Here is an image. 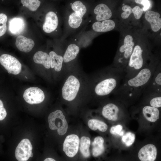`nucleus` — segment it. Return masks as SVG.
<instances>
[{"label":"nucleus","instance_id":"23","mask_svg":"<svg viewBox=\"0 0 161 161\" xmlns=\"http://www.w3.org/2000/svg\"><path fill=\"white\" fill-rule=\"evenodd\" d=\"M104 143V139L101 136H98L95 138L92 143V153L94 157L97 158L103 154L105 150Z\"/></svg>","mask_w":161,"mask_h":161},{"label":"nucleus","instance_id":"8","mask_svg":"<svg viewBox=\"0 0 161 161\" xmlns=\"http://www.w3.org/2000/svg\"><path fill=\"white\" fill-rule=\"evenodd\" d=\"M80 87L79 80L75 76L70 75L65 81L62 89L63 98L72 101L76 98Z\"/></svg>","mask_w":161,"mask_h":161},{"label":"nucleus","instance_id":"29","mask_svg":"<svg viewBox=\"0 0 161 161\" xmlns=\"http://www.w3.org/2000/svg\"><path fill=\"white\" fill-rule=\"evenodd\" d=\"M88 125L89 128L93 131L98 129L100 131L104 132L108 129L107 125L105 122L97 119H90L88 122Z\"/></svg>","mask_w":161,"mask_h":161},{"label":"nucleus","instance_id":"1","mask_svg":"<svg viewBox=\"0 0 161 161\" xmlns=\"http://www.w3.org/2000/svg\"><path fill=\"white\" fill-rule=\"evenodd\" d=\"M160 56L153 55L147 65L134 77L124 78L112 94L114 100L129 105L140 98L158 64Z\"/></svg>","mask_w":161,"mask_h":161},{"label":"nucleus","instance_id":"33","mask_svg":"<svg viewBox=\"0 0 161 161\" xmlns=\"http://www.w3.org/2000/svg\"><path fill=\"white\" fill-rule=\"evenodd\" d=\"M134 2L136 4L141 5L143 12L147 11L151 6V1L148 0H135Z\"/></svg>","mask_w":161,"mask_h":161},{"label":"nucleus","instance_id":"32","mask_svg":"<svg viewBox=\"0 0 161 161\" xmlns=\"http://www.w3.org/2000/svg\"><path fill=\"white\" fill-rule=\"evenodd\" d=\"M7 17L4 13H0V37L3 35L7 30L6 22Z\"/></svg>","mask_w":161,"mask_h":161},{"label":"nucleus","instance_id":"31","mask_svg":"<svg viewBox=\"0 0 161 161\" xmlns=\"http://www.w3.org/2000/svg\"><path fill=\"white\" fill-rule=\"evenodd\" d=\"M135 139V135L134 134L128 132L123 136L122 141L126 146H129L133 143Z\"/></svg>","mask_w":161,"mask_h":161},{"label":"nucleus","instance_id":"17","mask_svg":"<svg viewBox=\"0 0 161 161\" xmlns=\"http://www.w3.org/2000/svg\"><path fill=\"white\" fill-rule=\"evenodd\" d=\"M58 24V20L56 14L50 11L46 15L45 21L43 26V29L47 33L51 32L57 28Z\"/></svg>","mask_w":161,"mask_h":161},{"label":"nucleus","instance_id":"5","mask_svg":"<svg viewBox=\"0 0 161 161\" xmlns=\"http://www.w3.org/2000/svg\"><path fill=\"white\" fill-rule=\"evenodd\" d=\"M135 4L124 3L122 5L120 17L123 23L129 24V22L132 21L131 24L135 25L140 20L143 11L140 5Z\"/></svg>","mask_w":161,"mask_h":161},{"label":"nucleus","instance_id":"4","mask_svg":"<svg viewBox=\"0 0 161 161\" xmlns=\"http://www.w3.org/2000/svg\"><path fill=\"white\" fill-rule=\"evenodd\" d=\"M122 34L119 46L112 66L124 71L141 32H134L128 27Z\"/></svg>","mask_w":161,"mask_h":161},{"label":"nucleus","instance_id":"10","mask_svg":"<svg viewBox=\"0 0 161 161\" xmlns=\"http://www.w3.org/2000/svg\"><path fill=\"white\" fill-rule=\"evenodd\" d=\"M161 93V65L160 62L157 66L142 95Z\"/></svg>","mask_w":161,"mask_h":161},{"label":"nucleus","instance_id":"2","mask_svg":"<svg viewBox=\"0 0 161 161\" xmlns=\"http://www.w3.org/2000/svg\"><path fill=\"white\" fill-rule=\"evenodd\" d=\"M123 70L112 65L97 75L93 86L94 97L107 98L118 88L124 78Z\"/></svg>","mask_w":161,"mask_h":161},{"label":"nucleus","instance_id":"21","mask_svg":"<svg viewBox=\"0 0 161 161\" xmlns=\"http://www.w3.org/2000/svg\"><path fill=\"white\" fill-rule=\"evenodd\" d=\"M16 45L20 51L28 52L31 51L35 43L32 39L20 35L16 38Z\"/></svg>","mask_w":161,"mask_h":161},{"label":"nucleus","instance_id":"27","mask_svg":"<svg viewBox=\"0 0 161 161\" xmlns=\"http://www.w3.org/2000/svg\"><path fill=\"white\" fill-rule=\"evenodd\" d=\"M50 58L51 67L54 68L57 72L60 71L62 68L63 61V57L57 54L55 52L52 51L49 53Z\"/></svg>","mask_w":161,"mask_h":161},{"label":"nucleus","instance_id":"28","mask_svg":"<svg viewBox=\"0 0 161 161\" xmlns=\"http://www.w3.org/2000/svg\"><path fill=\"white\" fill-rule=\"evenodd\" d=\"M24 22L20 18H14L12 19L9 23V29L11 33L17 34L21 32L24 28Z\"/></svg>","mask_w":161,"mask_h":161},{"label":"nucleus","instance_id":"25","mask_svg":"<svg viewBox=\"0 0 161 161\" xmlns=\"http://www.w3.org/2000/svg\"><path fill=\"white\" fill-rule=\"evenodd\" d=\"M91 141L89 137H82L80 140V151L83 159L85 160L89 158L90 156L89 147Z\"/></svg>","mask_w":161,"mask_h":161},{"label":"nucleus","instance_id":"30","mask_svg":"<svg viewBox=\"0 0 161 161\" xmlns=\"http://www.w3.org/2000/svg\"><path fill=\"white\" fill-rule=\"evenodd\" d=\"M22 4L30 10L34 11L39 7L41 2L38 0H21Z\"/></svg>","mask_w":161,"mask_h":161},{"label":"nucleus","instance_id":"18","mask_svg":"<svg viewBox=\"0 0 161 161\" xmlns=\"http://www.w3.org/2000/svg\"><path fill=\"white\" fill-rule=\"evenodd\" d=\"M97 21L110 19L112 16V12L110 8L106 4L100 3L97 4L94 10Z\"/></svg>","mask_w":161,"mask_h":161},{"label":"nucleus","instance_id":"11","mask_svg":"<svg viewBox=\"0 0 161 161\" xmlns=\"http://www.w3.org/2000/svg\"><path fill=\"white\" fill-rule=\"evenodd\" d=\"M80 140L78 136L75 134L68 135L63 145V151L66 155L73 158L77 155L79 149Z\"/></svg>","mask_w":161,"mask_h":161},{"label":"nucleus","instance_id":"34","mask_svg":"<svg viewBox=\"0 0 161 161\" xmlns=\"http://www.w3.org/2000/svg\"><path fill=\"white\" fill-rule=\"evenodd\" d=\"M122 126L120 125H118L112 127L110 131L112 134L122 136L124 134V131L122 130Z\"/></svg>","mask_w":161,"mask_h":161},{"label":"nucleus","instance_id":"37","mask_svg":"<svg viewBox=\"0 0 161 161\" xmlns=\"http://www.w3.org/2000/svg\"><path fill=\"white\" fill-rule=\"evenodd\" d=\"M25 77L26 78V79H27V78L26 76H25Z\"/></svg>","mask_w":161,"mask_h":161},{"label":"nucleus","instance_id":"19","mask_svg":"<svg viewBox=\"0 0 161 161\" xmlns=\"http://www.w3.org/2000/svg\"><path fill=\"white\" fill-rule=\"evenodd\" d=\"M140 111L143 117L150 122H155L160 118V111L159 109L144 105L140 108Z\"/></svg>","mask_w":161,"mask_h":161},{"label":"nucleus","instance_id":"14","mask_svg":"<svg viewBox=\"0 0 161 161\" xmlns=\"http://www.w3.org/2000/svg\"><path fill=\"white\" fill-rule=\"evenodd\" d=\"M23 97L25 101L30 104L40 103L45 98L43 91L36 87H30L26 89L24 92Z\"/></svg>","mask_w":161,"mask_h":161},{"label":"nucleus","instance_id":"26","mask_svg":"<svg viewBox=\"0 0 161 161\" xmlns=\"http://www.w3.org/2000/svg\"><path fill=\"white\" fill-rule=\"evenodd\" d=\"M80 51L78 46L75 44H69L67 48L63 57V61L68 63L74 60Z\"/></svg>","mask_w":161,"mask_h":161},{"label":"nucleus","instance_id":"13","mask_svg":"<svg viewBox=\"0 0 161 161\" xmlns=\"http://www.w3.org/2000/svg\"><path fill=\"white\" fill-rule=\"evenodd\" d=\"M32 147L30 140L24 139L19 143L15 151L16 158L18 161H27L32 153Z\"/></svg>","mask_w":161,"mask_h":161},{"label":"nucleus","instance_id":"6","mask_svg":"<svg viewBox=\"0 0 161 161\" xmlns=\"http://www.w3.org/2000/svg\"><path fill=\"white\" fill-rule=\"evenodd\" d=\"M102 107L101 114L105 119L116 121L126 115V111L122 103L115 100H108Z\"/></svg>","mask_w":161,"mask_h":161},{"label":"nucleus","instance_id":"7","mask_svg":"<svg viewBox=\"0 0 161 161\" xmlns=\"http://www.w3.org/2000/svg\"><path fill=\"white\" fill-rule=\"evenodd\" d=\"M48 121L50 129L52 130H57L60 135L64 134L67 132L68 125L63 112L57 110L49 115Z\"/></svg>","mask_w":161,"mask_h":161},{"label":"nucleus","instance_id":"22","mask_svg":"<svg viewBox=\"0 0 161 161\" xmlns=\"http://www.w3.org/2000/svg\"><path fill=\"white\" fill-rule=\"evenodd\" d=\"M142 102L144 105L158 109L161 107V93H155L142 96Z\"/></svg>","mask_w":161,"mask_h":161},{"label":"nucleus","instance_id":"24","mask_svg":"<svg viewBox=\"0 0 161 161\" xmlns=\"http://www.w3.org/2000/svg\"><path fill=\"white\" fill-rule=\"evenodd\" d=\"M33 60L37 64H42L46 68L51 67L50 58L49 55L42 51L37 52L33 56Z\"/></svg>","mask_w":161,"mask_h":161},{"label":"nucleus","instance_id":"3","mask_svg":"<svg viewBox=\"0 0 161 161\" xmlns=\"http://www.w3.org/2000/svg\"><path fill=\"white\" fill-rule=\"evenodd\" d=\"M140 34L124 70L125 78L135 76L148 63L153 54L145 37Z\"/></svg>","mask_w":161,"mask_h":161},{"label":"nucleus","instance_id":"9","mask_svg":"<svg viewBox=\"0 0 161 161\" xmlns=\"http://www.w3.org/2000/svg\"><path fill=\"white\" fill-rule=\"evenodd\" d=\"M71 8L73 12L69 16L68 24L72 28L79 27L83 21V18L87 11L86 6L81 1H77L71 5Z\"/></svg>","mask_w":161,"mask_h":161},{"label":"nucleus","instance_id":"35","mask_svg":"<svg viewBox=\"0 0 161 161\" xmlns=\"http://www.w3.org/2000/svg\"><path fill=\"white\" fill-rule=\"evenodd\" d=\"M7 113L4 107L2 101L0 100V120H3L6 117Z\"/></svg>","mask_w":161,"mask_h":161},{"label":"nucleus","instance_id":"20","mask_svg":"<svg viewBox=\"0 0 161 161\" xmlns=\"http://www.w3.org/2000/svg\"><path fill=\"white\" fill-rule=\"evenodd\" d=\"M115 22L109 19L100 21H97L92 25L93 30L97 32H105L113 30L115 27Z\"/></svg>","mask_w":161,"mask_h":161},{"label":"nucleus","instance_id":"36","mask_svg":"<svg viewBox=\"0 0 161 161\" xmlns=\"http://www.w3.org/2000/svg\"><path fill=\"white\" fill-rule=\"evenodd\" d=\"M33 156V154H32V153L31 154V156H30V157H32Z\"/></svg>","mask_w":161,"mask_h":161},{"label":"nucleus","instance_id":"16","mask_svg":"<svg viewBox=\"0 0 161 161\" xmlns=\"http://www.w3.org/2000/svg\"><path fill=\"white\" fill-rule=\"evenodd\" d=\"M157 155L156 146L152 144H147L139 151L138 156L140 161H155Z\"/></svg>","mask_w":161,"mask_h":161},{"label":"nucleus","instance_id":"12","mask_svg":"<svg viewBox=\"0 0 161 161\" xmlns=\"http://www.w3.org/2000/svg\"><path fill=\"white\" fill-rule=\"evenodd\" d=\"M0 63L9 74L16 75L21 71V63L16 58L10 55H1L0 57Z\"/></svg>","mask_w":161,"mask_h":161},{"label":"nucleus","instance_id":"15","mask_svg":"<svg viewBox=\"0 0 161 161\" xmlns=\"http://www.w3.org/2000/svg\"><path fill=\"white\" fill-rule=\"evenodd\" d=\"M144 18L146 22L149 25L150 30L152 32L157 33L160 30L161 18L158 12L148 10L145 12Z\"/></svg>","mask_w":161,"mask_h":161}]
</instances>
